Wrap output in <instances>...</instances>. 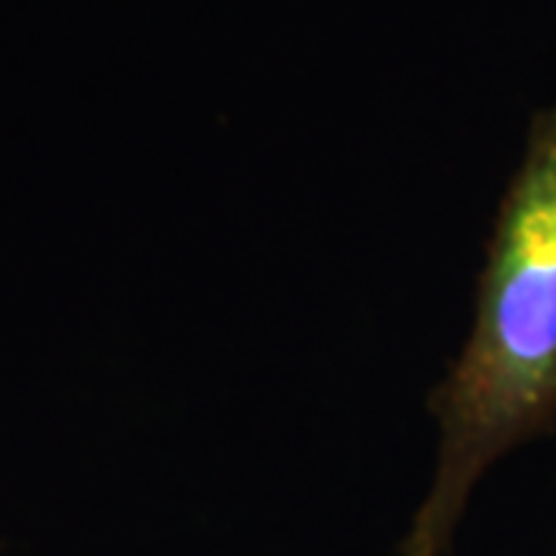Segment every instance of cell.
Returning a JSON list of instances; mask_svg holds the SVG:
<instances>
[{"mask_svg": "<svg viewBox=\"0 0 556 556\" xmlns=\"http://www.w3.org/2000/svg\"><path fill=\"white\" fill-rule=\"evenodd\" d=\"M437 467L399 556H445L470 495L507 452L556 430V105L529 121L497 204L477 316L430 393Z\"/></svg>", "mask_w": 556, "mask_h": 556, "instance_id": "1", "label": "cell"}]
</instances>
